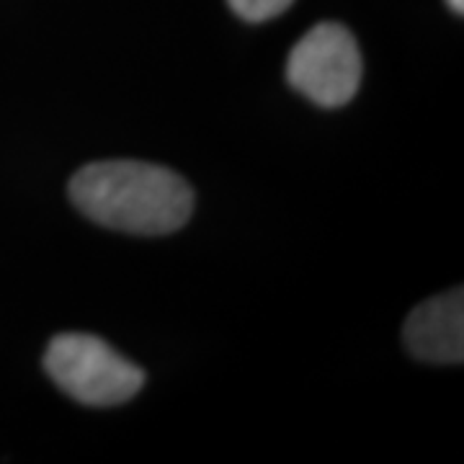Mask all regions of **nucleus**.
Listing matches in <instances>:
<instances>
[{"label":"nucleus","instance_id":"1","mask_svg":"<svg viewBox=\"0 0 464 464\" xmlns=\"http://www.w3.org/2000/svg\"><path fill=\"white\" fill-rule=\"evenodd\" d=\"M70 199L88 219L132 235H168L188 222L194 191L179 173L140 160H101L70 181Z\"/></svg>","mask_w":464,"mask_h":464},{"label":"nucleus","instance_id":"2","mask_svg":"<svg viewBox=\"0 0 464 464\" xmlns=\"http://www.w3.org/2000/svg\"><path fill=\"white\" fill-rule=\"evenodd\" d=\"M44 366L63 392L93 408L121 405L145 384L140 366L88 333H63L52 338Z\"/></svg>","mask_w":464,"mask_h":464},{"label":"nucleus","instance_id":"3","mask_svg":"<svg viewBox=\"0 0 464 464\" xmlns=\"http://www.w3.org/2000/svg\"><path fill=\"white\" fill-rule=\"evenodd\" d=\"M362 52L341 24H317L289 52L286 78L302 96L323 106L338 109L356 96L362 85Z\"/></svg>","mask_w":464,"mask_h":464},{"label":"nucleus","instance_id":"4","mask_svg":"<svg viewBox=\"0 0 464 464\" xmlns=\"http://www.w3.org/2000/svg\"><path fill=\"white\" fill-rule=\"evenodd\" d=\"M405 343L415 359L429 364H462L464 295L449 289L418 304L405 323Z\"/></svg>","mask_w":464,"mask_h":464},{"label":"nucleus","instance_id":"5","mask_svg":"<svg viewBox=\"0 0 464 464\" xmlns=\"http://www.w3.org/2000/svg\"><path fill=\"white\" fill-rule=\"evenodd\" d=\"M227 3L240 18L261 24V21H268V18L282 16L295 0H227Z\"/></svg>","mask_w":464,"mask_h":464},{"label":"nucleus","instance_id":"6","mask_svg":"<svg viewBox=\"0 0 464 464\" xmlns=\"http://www.w3.org/2000/svg\"><path fill=\"white\" fill-rule=\"evenodd\" d=\"M449 8L451 11H457V14H464V0H447Z\"/></svg>","mask_w":464,"mask_h":464}]
</instances>
